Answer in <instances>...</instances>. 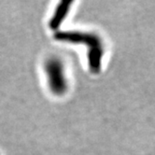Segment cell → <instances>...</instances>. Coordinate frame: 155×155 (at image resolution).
I'll return each mask as SVG.
<instances>
[{"label":"cell","mask_w":155,"mask_h":155,"mask_svg":"<svg viewBox=\"0 0 155 155\" xmlns=\"http://www.w3.org/2000/svg\"><path fill=\"white\" fill-rule=\"evenodd\" d=\"M55 38L60 40H68L72 42H83L88 44L90 47L89 54V64L90 68L97 72L100 69L101 59L103 55V50L99 38L91 34H84L80 32H58L55 34Z\"/></svg>","instance_id":"cell-1"},{"label":"cell","mask_w":155,"mask_h":155,"mask_svg":"<svg viewBox=\"0 0 155 155\" xmlns=\"http://www.w3.org/2000/svg\"><path fill=\"white\" fill-rule=\"evenodd\" d=\"M47 71L51 88L55 93H61L64 91V82L62 73V68L57 61H50L47 64Z\"/></svg>","instance_id":"cell-2"},{"label":"cell","mask_w":155,"mask_h":155,"mask_svg":"<svg viewBox=\"0 0 155 155\" xmlns=\"http://www.w3.org/2000/svg\"><path fill=\"white\" fill-rule=\"evenodd\" d=\"M71 4H72L71 1H62L57 6V8L55 10L54 15L50 20V23H49V25L51 29L56 30L60 26L62 21L66 16V13L68 12V9Z\"/></svg>","instance_id":"cell-3"}]
</instances>
